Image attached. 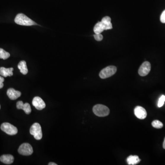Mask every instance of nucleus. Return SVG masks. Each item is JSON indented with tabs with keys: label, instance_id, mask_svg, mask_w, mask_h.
I'll list each match as a JSON object with an SVG mask.
<instances>
[{
	"label": "nucleus",
	"instance_id": "20e7f679",
	"mask_svg": "<svg viewBox=\"0 0 165 165\" xmlns=\"http://www.w3.org/2000/svg\"><path fill=\"white\" fill-rule=\"evenodd\" d=\"M30 133L37 140H40L42 138L41 126L38 123H34L30 128Z\"/></svg>",
	"mask_w": 165,
	"mask_h": 165
},
{
	"label": "nucleus",
	"instance_id": "f257e3e1",
	"mask_svg": "<svg viewBox=\"0 0 165 165\" xmlns=\"http://www.w3.org/2000/svg\"><path fill=\"white\" fill-rule=\"evenodd\" d=\"M14 21L17 24L20 25L32 26V25H37L36 23L34 22L32 20L23 13H19L18 14L15 18Z\"/></svg>",
	"mask_w": 165,
	"mask_h": 165
},
{
	"label": "nucleus",
	"instance_id": "6e6552de",
	"mask_svg": "<svg viewBox=\"0 0 165 165\" xmlns=\"http://www.w3.org/2000/svg\"><path fill=\"white\" fill-rule=\"evenodd\" d=\"M134 114L136 117L139 119H145L147 115L145 109L140 106H137L135 108Z\"/></svg>",
	"mask_w": 165,
	"mask_h": 165
},
{
	"label": "nucleus",
	"instance_id": "9d476101",
	"mask_svg": "<svg viewBox=\"0 0 165 165\" xmlns=\"http://www.w3.org/2000/svg\"><path fill=\"white\" fill-rule=\"evenodd\" d=\"M17 108L18 109H22L23 110L25 113L27 114H29L31 112V108L30 105L28 103H25V104H24L22 101H18L17 102Z\"/></svg>",
	"mask_w": 165,
	"mask_h": 165
},
{
	"label": "nucleus",
	"instance_id": "f3484780",
	"mask_svg": "<svg viewBox=\"0 0 165 165\" xmlns=\"http://www.w3.org/2000/svg\"><path fill=\"white\" fill-rule=\"evenodd\" d=\"M102 22L104 23L106 27V30L112 28V25L111 23V18L109 17L106 16L102 19Z\"/></svg>",
	"mask_w": 165,
	"mask_h": 165
},
{
	"label": "nucleus",
	"instance_id": "aec40b11",
	"mask_svg": "<svg viewBox=\"0 0 165 165\" xmlns=\"http://www.w3.org/2000/svg\"><path fill=\"white\" fill-rule=\"evenodd\" d=\"M165 101V96L162 95L159 98L158 103V107H161L164 105Z\"/></svg>",
	"mask_w": 165,
	"mask_h": 165
},
{
	"label": "nucleus",
	"instance_id": "423d86ee",
	"mask_svg": "<svg viewBox=\"0 0 165 165\" xmlns=\"http://www.w3.org/2000/svg\"><path fill=\"white\" fill-rule=\"evenodd\" d=\"M19 154L23 156H30L33 153L32 147L28 143H23L18 149Z\"/></svg>",
	"mask_w": 165,
	"mask_h": 165
},
{
	"label": "nucleus",
	"instance_id": "2eb2a0df",
	"mask_svg": "<svg viewBox=\"0 0 165 165\" xmlns=\"http://www.w3.org/2000/svg\"><path fill=\"white\" fill-rule=\"evenodd\" d=\"M105 30H106L105 25L101 21L98 22L94 28L95 34H101Z\"/></svg>",
	"mask_w": 165,
	"mask_h": 165
},
{
	"label": "nucleus",
	"instance_id": "412c9836",
	"mask_svg": "<svg viewBox=\"0 0 165 165\" xmlns=\"http://www.w3.org/2000/svg\"><path fill=\"white\" fill-rule=\"evenodd\" d=\"M94 38L98 41H101L103 39V37L101 34H95L94 35Z\"/></svg>",
	"mask_w": 165,
	"mask_h": 165
},
{
	"label": "nucleus",
	"instance_id": "4be33fe9",
	"mask_svg": "<svg viewBox=\"0 0 165 165\" xmlns=\"http://www.w3.org/2000/svg\"><path fill=\"white\" fill-rule=\"evenodd\" d=\"M160 20L162 23H165V10L162 12L161 15Z\"/></svg>",
	"mask_w": 165,
	"mask_h": 165
},
{
	"label": "nucleus",
	"instance_id": "7ed1b4c3",
	"mask_svg": "<svg viewBox=\"0 0 165 165\" xmlns=\"http://www.w3.org/2000/svg\"><path fill=\"white\" fill-rule=\"evenodd\" d=\"M117 70V68L114 66H107L101 71L99 74V76L101 79H107L115 74Z\"/></svg>",
	"mask_w": 165,
	"mask_h": 165
},
{
	"label": "nucleus",
	"instance_id": "ddd939ff",
	"mask_svg": "<svg viewBox=\"0 0 165 165\" xmlns=\"http://www.w3.org/2000/svg\"><path fill=\"white\" fill-rule=\"evenodd\" d=\"M13 69L12 68L6 69L4 67H1L0 68V75L4 77L12 76L13 75Z\"/></svg>",
	"mask_w": 165,
	"mask_h": 165
},
{
	"label": "nucleus",
	"instance_id": "b1692460",
	"mask_svg": "<svg viewBox=\"0 0 165 165\" xmlns=\"http://www.w3.org/2000/svg\"><path fill=\"white\" fill-rule=\"evenodd\" d=\"M49 165H57V164H55V163H53V162H50L48 164Z\"/></svg>",
	"mask_w": 165,
	"mask_h": 165
},
{
	"label": "nucleus",
	"instance_id": "dca6fc26",
	"mask_svg": "<svg viewBox=\"0 0 165 165\" xmlns=\"http://www.w3.org/2000/svg\"><path fill=\"white\" fill-rule=\"evenodd\" d=\"M18 69L20 70V72L23 75H26L28 73L26 63L25 61H22L18 64Z\"/></svg>",
	"mask_w": 165,
	"mask_h": 165
},
{
	"label": "nucleus",
	"instance_id": "1a4fd4ad",
	"mask_svg": "<svg viewBox=\"0 0 165 165\" xmlns=\"http://www.w3.org/2000/svg\"><path fill=\"white\" fill-rule=\"evenodd\" d=\"M32 104L37 110H41L45 107V103L43 100L39 97L37 96L34 98L32 101Z\"/></svg>",
	"mask_w": 165,
	"mask_h": 165
},
{
	"label": "nucleus",
	"instance_id": "5701e85b",
	"mask_svg": "<svg viewBox=\"0 0 165 165\" xmlns=\"http://www.w3.org/2000/svg\"><path fill=\"white\" fill-rule=\"evenodd\" d=\"M4 81V79L2 77L0 76V89H2L4 86L3 82Z\"/></svg>",
	"mask_w": 165,
	"mask_h": 165
},
{
	"label": "nucleus",
	"instance_id": "6ab92c4d",
	"mask_svg": "<svg viewBox=\"0 0 165 165\" xmlns=\"http://www.w3.org/2000/svg\"><path fill=\"white\" fill-rule=\"evenodd\" d=\"M152 126L154 128H156L157 129L161 128L163 127V124L159 120H154L152 122Z\"/></svg>",
	"mask_w": 165,
	"mask_h": 165
},
{
	"label": "nucleus",
	"instance_id": "f03ea898",
	"mask_svg": "<svg viewBox=\"0 0 165 165\" xmlns=\"http://www.w3.org/2000/svg\"><path fill=\"white\" fill-rule=\"evenodd\" d=\"M93 111L96 116L100 117H106L110 113V110L107 106L101 104H97L95 105Z\"/></svg>",
	"mask_w": 165,
	"mask_h": 165
},
{
	"label": "nucleus",
	"instance_id": "a878e982",
	"mask_svg": "<svg viewBox=\"0 0 165 165\" xmlns=\"http://www.w3.org/2000/svg\"><path fill=\"white\" fill-rule=\"evenodd\" d=\"M0 109H1V106H0Z\"/></svg>",
	"mask_w": 165,
	"mask_h": 165
},
{
	"label": "nucleus",
	"instance_id": "a211bd4d",
	"mask_svg": "<svg viewBox=\"0 0 165 165\" xmlns=\"http://www.w3.org/2000/svg\"><path fill=\"white\" fill-rule=\"evenodd\" d=\"M10 54L3 49L0 48V59L6 60L10 57Z\"/></svg>",
	"mask_w": 165,
	"mask_h": 165
},
{
	"label": "nucleus",
	"instance_id": "4468645a",
	"mask_svg": "<svg viewBox=\"0 0 165 165\" xmlns=\"http://www.w3.org/2000/svg\"><path fill=\"white\" fill-rule=\"evenodd\" d=\"M141 161L138 156H130L127 158L128 164L130 165H135Z\"/></svg>",
	"mask_w": 165,
	"mask_h": 165
},
{
	"label": "nucleus",
	"instance_id": "9b49d317",
	"mask_svg": "<svg viewBox=\"0 0 165 165\" xmlns=\"http://www.w3.org/2000/svg\"><path fill=\"white\" fill-rule=\"evenodd\" d=\"M7 95L9 99L12 100H15L21 95V93L19 91H17L13 88H10L7 91Z\"/></svg>",
	"mask_w": 165,
	"mask_h": 165
},
{
	"label": "nucleus",
	"instance_id": "393cba45",
	"mask_svg": "<svg viewBox=\"0 0 165 165\" xmlns=\"http://www.w3.org/2000/svg\"><path fill=\"white\" fill-rule=\"evenodd\" d=\"M163 149H165V137L164 138V142H163Z\"/></svg>",
	"mask_w": 165,
	"mask_h": 165
},
{
	"label": "nucleus",
	"instance_id": "0eeeda50",
	"mask_svg": "<svg viewBox=\"0 0 165 165\" xmlns=\"http://www.w3.org/2000/svg\"><path fill=\"white\" fill-rule=\"evenodd\" d=\"M151 70V65L149 61H145L142 64L140 68L139 69V75L141 76H145L150 73Z\"/></svg>",
	"mask_w": 165,
	"mask_h": 165
},
{
	"label": "nucleus",
	"instance_id": "f8f14e48",
	"mask_svg": "<svg viewBox=\"0 0 165 165\" xmlns=\"http://www.w3.org/2000/svg\"><path fill=\"white\" fill-rule=\"evenodd\" d=\"M14 157L11 155H4L0 157V161L4 164L10 165L14 161Z\"/></svg>",
	"mask_w": 165,
	"mask_h": 165
},
{
	"label": "nucleus",
	"instance_id": "39448f33",
	"mask_svg": "<svg viewBox=\"0 0 165 165\" xmlns=\"http://www.w3.org/2000/svg\"><path fill=\"white\" fill-rule=\"evenodd\" d=\"M1 129L2 131L10 135H15L18 132L16 127L8 123H3L1 126Z\"/></svg>",
	"mask_w": 165,
	"mask_h": 165
}]
</instances>
